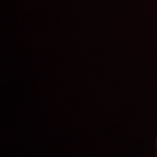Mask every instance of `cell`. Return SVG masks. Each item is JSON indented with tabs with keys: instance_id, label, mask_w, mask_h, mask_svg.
I'll use <instances>...</instances> for the list:
<instances>
[{
	"instance_id": "1",
	"label": "cell",
	"mask_w": 157,
	"mask_h": 157,
	"mask_svg": "<svg viewBox=\"0 0 157 157\" xmlns=\"http://www.w3.org/2000/svg\"><path fill=\"white\" fill-rule=\"evenodd\" d=\"M156 148H157V141H156ZM157 150V149H156ZM156 157H157V151H156Z\"/></svg>"
}]
</instances>
